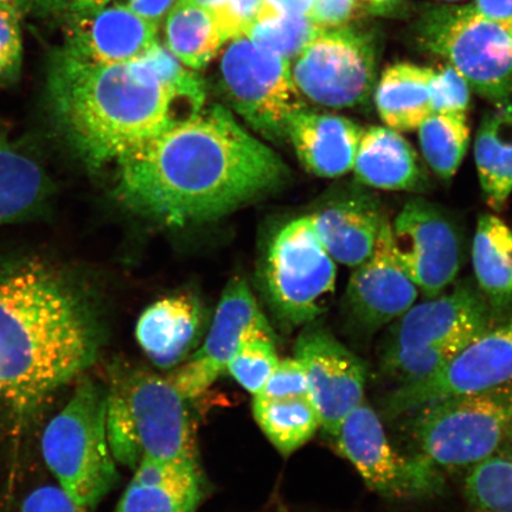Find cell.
Instances as JSON below:
<instances>
[{"instance_id":"cell-1","label":"cell","mask_w":512,"mask_h":512,"mask_svg":"<svg viewBox=\"0 0 512 512\" xmlns=\"http://www.w3.org/2000/svg\"><path fill=\"white\" fill-rule=\"evenodd\" d=\"M118 170L117 195L127 208L176 227L228 214L288 174L283 159L220 105L172 126Z\"/></svg>"},{"instance_id":"cell-2","label":"cell","mask_w":512,"mask_h":512,"mask_svg":"<svg viewBox=\"0 0 512 512\" xmlns=\"http://www.w3.org/2000/svg\"><path fill=\"white\" fill-rule=\"evenodd\" d=\"M99 334L69 281L38 259L0 261V394L35 407L95 361Z\"/></svg>"},{"instance_id":"cell-3","label":"cell","mask_w":512,"mask_h":512,"mask_svg":"<svg viewBox=\"0 0 512 512\" xmlns=\"http://www.w3.org/2000/svg\"><path fill=\"white\" fill-rule=\"evenodd\" d=\"M47 95L64 139L92 168L121 162L204 106L183 98L143 61L106 64L57 48Z\"/></svg>"},{"instance_id":"cell-4","label":"cell","mask_w":512,"mask_h":512,"mask_svg":"<svg viewBox=\"0 0 512 512\" xmlns=\"http://www.w3.org/2000/svg\"><path fill=\"white\" fill-rule=\"evenodd\" d=\"M106 431L115 462H198L187 399L150 370L115 368L107 389Z\"/></svg>"},{"instance_id":"cell-5","label":"cell","mask_w":512,"mask_h":512,"mask_svg":"<svg viewBox=\"0 0 512 512\" xmlns=\"http://www.w3.org/2000/svg\"><path fill=\"white\" fill-rule=\"evenodd\" d=\"M107 389L83 379L42 437L43 458L60 488L92 511L119 479L106 431Z\"/></svg>"},{"instance_id":"cell-6","label":"cell","mask_w":512,"mask_h":512,"mask_svg":"<svg viewBox=\"0 0 512 512\" xmlns=\"http://www.w3.org/2000/svg\"><path fill=\"white\" fill-rule=\"evenodd\" d=\"M419 456L440 471L472 469L501 453L512 428V382L451 396L411 413Z\"/></svg>"},{"instance_id":"cell-7","label":"cell","mask_w":512,"mask_h":512,"mask_svg":"<svg viewBox=\"0 0 512 512\" xmlns=\"http://www.w3.org/2000/svg\"><path fill=\"white\" fill-rule=\"evenodd\" d=\"M421 37L473 91L496 105L511 100L512 23L479 16L467 5L432 12L422 24Z\"/></svg>"},{"instance_id":"cell-8","label":"cell","mask_w":512,"mask_h":512,"mask_svg":"<svg viewBox=\"0 0 512 512\" xmlns=\"http://www.w3.org/2000/svg\"><path fill=\"white\" fill-rule=\"evenodd\" d=\"M219 73L229 104L248 125L270 139L286 136L288 119L304 107L290 61L240 34L221 50Z\"/></svg>"},{"instance_id":"cell-9","label":"cell","mask_w":512,"mask_h":512,"mask_svg":"<svg viewBox=\"0 0 512 512\" xmlns=\"http://www.w3.org/2000/svg\"><path fill=\"white\" fill-rule=\"evenodd\" d=\"M266 280L275 311L287 324H310L322 315L335 292L337 267L310 215L279 230L268 251Z\"/></svg>"},{"instance_id":"cell-10","label":"cell","mask_w":512,"mask_h":512,"mask_svg":"<svg viewBox=\"0 0 512 512\" xmlns=\"http://www.w3.org/2000/svg\"><path fill=\"white\" fill-rule=\"evenodd\" d=\"M300 95L344 110L369 100L376 86V48L367 32L350 27L323 30L291 66Z\"/></svg>"},{"instance_id":"cell-11","label":"cell","mask_w":512,"mask_h":512,"mask_svg":"<svg viewBox=\"0 0 512 512\" xmlns=\"http://www.w3.org/2000/svg\"><path fill=\"white\" fill-rule=\"evenodd\" d=\"M334 439L364 483L383 497L419 499L443 489L438 467L419 454L403 456L396 450L379 415L364 401L347 416Z\"/></svg>"},{"instance_id":"cell-12","label":"cell","mask_w":512,"mask_h":512,"mask_svg":"<svg viewBox=\"0 0 512 512\" xmlns=\"http://www.w3.org/2000/svg\"><path fill=\"white\" fill-rule=\"evenodd\" d=\"M512 382V316L473 338L444 368L399 386L383 401L388 418H400L451 396L484 392Z\"/></svg>"},{"instance_id":"cell-13","label":"cell","mask_w":512,"mask_h":512,"mask_svg":"<svg viewBox=\"0 0 512 512\" xmlns=\"http://www.w3.org/2000/svg\"><path fill=\"white\" fill-rule=\"evenodd\" d=\"M390 232L396 258L427 299L440 296L456 280L462 246L443 211L425 201L408 202Z\"/></svg>"},{"instance_id":"cell-14","label":"cell","mask_w":512,"mask_h":512,"mask_svg":"<svg viewBox=\"0 0 512 512\" xmlns=\"http://www.w3.org/2000/svg\"><path fill=\"white\" fill-rule=\"evenodd\" d=\"M294 358L304 369L323 430L335 438L347 416L363 402L366 364L319 326H309L300 334Z\"/></svg>"},{"instance_id":"cell-15","label":"cell","mask_w":512,"mask_h":512,"mask_svg":"<svg viewBox=\"0 0 512 512\" xmlns=\"http://www.w3.org/2000/svg\"><path fill=\"white\" fill-rule=\"evenodd\" d=\"M268 325L271 324L246 281L230 280L201 348L191 354L169 380L185 399L198 398L226 371L243 339Z\"/></svg>"},{"instance_id":"cell-16","label":"cell","mask_w":512,"mask_h":512,"mask_svg":"<svg viewBox=\"0 0 512 512\" xmlns=\"http://www.w3.org/2000/svg\"><path fill=\"white\" fill-rule=\"evenodd\" d=\"M156 24L110 0L62 19V49L80 59L118 64L137 61L158 40Z\"/></svg>"},{"instance_id":"cell-17","label":"cell","mask_w":512,"mask_h":512,"mask_svg":"<svg viewBox=\"0 0 512 512\" xmlns=\"http://www.w3.org/2000/svg\"><path fill=\"white\" fill-rule=\"evenodd\" d=\"M491 310L479 288L462 283L413 305L396 320L388 349H424L470 342L489 328Z\"/></svg>"},{"instance_id":"cell-18","label":"cell","mask_w":512,"mask_h":512,"mask_svg":"<svg viewBox=\"0 0 512 512\" xmlns=\"http://www.w3.org/2000/svg\"><path fill=\"white\" fill-rule=\"evenodd\" d=\"M347 299L352 319L375 332L395 322L415 305L419 288L394 253L390 222H384L373 254L352 268Z\"/></svg>"},{"instance_id":"cell-19","label":"cell","mask_w":512,"mask_h":512,"mask_svg":"<svg viewBox=\"0 0 512 512\" xmlns=\"http://www.w3.org/2000/svg\"><path fill=\"white\" fill-rule=\"evenodd\" d=\"M363 128L342 115L307 110L294 112L286 125L300 162L319 177L337 178L354 168Z\"/></svg>"},{"instance_id":"cell-20","label":"cell","mask_w":512,"mask_h":512,"mask_svg":"<svg viewBox=\"0 0 512 512\" xmlns=\"http://www.w3.org/2000/svg\"><path fill=\"white\" fill-rule=\"evenodd\" d=\"M318 238L338 264L355 268L373 254L384 219L377 198L351 191L310 215Z\"/></svg>"},{"instance_id":"cell-21","label":"cell","mask_w":512,"mask_h":512,"mask_svg":"<svg viewBox=\"0 0 512 512\" xmlns=\"http://www.w3.org/2000/svg\"><path fill=\"white\" fill-rule=\"evenodd\" d=\"M114 512H196L204 496L198 462L143 460Z\"/></svg>"},{"instance_id":"cell-22","label":"cell","mask_w":512,"mask_h":512,"mask_svg":"<svg viewBox=\"0 0 512 512\" xmlns=\"http://www.w3.org/2000/svg\"><path fill=\"white\" fill-rule=\"evenodd\" d=\"M200 304L187 294L165 297L153 303L140 316L137 341L160 369L175 368L191 355L202 332Z\"/></svg>"},{"instance_id":"cell-23","label":"cell","mask_w":512,"mask_h":512,"mask_svg":"<svg viewBox=\"0 0 512 512\" xmlns=\"http://www.w3.org/2000/svg\"><path fill=\"white\" fill-rule=\"evenodd\" d=\"M352 171L358 183L388 191L416 190L426 181L413 146L387 126L363 130Z\"/></svg>"},{"instance_id":"cell-24","label":"cell","mask_w":512,"mask_h":512,"mask_svg":"<svg viewBox=\"0 0 512 512\" xmlns=\"http://www.w3.org/2000/svg\"><path fill=\"white\" fill-rule=\"evenodd\" d=\"M433 69L398 63L381 76L375 105L382 123L392 130H418L432 112L430 81Z\"/></svg>"},{"instance_id":"cell-25","label":"cell","mask_w":512,"mask_h":512,"mask_svg":"<svg viewBox=\"0 0 512 512\" xmlns=\"http://www.w3.org/2000/svg\"><path fill=\"white\" fill-rule=\"evenodd\" d=\"M472 265L491 315L512 304V230L492 214L479 217L472 243Z\"/></svg>"},{"instance_id":"cell-26","label":"cell","mask_w":512,"mask_h":512,"mask_svg":"<svg viewBox=\"0 0 512 512\" xmlns=\"http://www.w3.org/2000/svg\"><path fill=\"white\" fill-rule=\"evenodd\" d=\"M475 160L486 202L501 210L512 192V101L485 115L476 134Z\"/></svg>"},{"instance_id":"cell-27","label":"cell","mask_w":512,"mask_h":512,"mask_svg":"<svg viewBox=\"0 0 512 512\" xmlns=\"http://www.w3.org/2000/svg\"><path fill=\"white\" fill-rule=\"evenodd\" d=\"M163 23L165 46L196 72L209 66L227 43L214 12L191 0H179Z\"/></svg>"},{"instance_id":"cell-28","label":"cell","mask_w":512,"mask_h":512,"mask_svg":"<svg viewBox=\"0 0 512 512\" xmlns=\"http://www.w3.org/2000/svg\"><path fill=\"white\" fill-rule=\"evenodd\" d=\"M47 196L48 179L41 165L0 134V226L28 219Z\"/></svg>"},{"instance_id":"cell-29","label":"cell","mask_w":512,"mask_h":512,"mask_svg":"<svg viewBox=\"0 0 512 512\" xmlns=\"http://www.w3.org/2000/svg\"><path fill=\"white\" fill-rule=\"evenodd\" d=\"M253 412L262 432L283 456L299 450L322 427L310 394L254 396Z\"/></svg>"},{"instance_id":"cell-30","label":"cell","mask_w":512,"mask_h":512,"mask_svg":"<svg viewBox=\"0 0 512 512\" xmlns=\"http://www.w3.org/2000/svg\"><path fill=\"white\" fill-rule=\"evenodd\" d=\"M418 130L427 164L448 181L457 174L469 149L471 128L466 113H433Z\"/></svg>"},{"instance_id":"cell-31","label":"cell","mask_w":512,"mask_h":512,"mask_svg":"<svg viewBox=\"0 0 512 512\" xmlns=\"http://www.w3.org/2000/svg\"><path fill=\"white\" fill-rule=\"evenodd\" d=\"M322 31L309 15L286 14L261 5L243 34L258 46L291 62Z\"/></svg>"},{"instance_id":"cell-32","label":"cell","mask_w":512,"mask_h":512,"mask_svg":"<svg viewBox=\"0 0 512 512\" xmlns=\"http://www.w3.org/2000/svg\"><path fill=\"white\" fill-rule=\"evenodd\" d=\"M279 362L277 338L268 325L243 339L226 370L243 389L256 395L265 387Z\"/></svg>"},{"instance_id":"cell-33","label":"cell","mask_w":512,"mask_h":512,"mask_svg":"<svg viewBox=\"0 0 512 512\" xmlns=\"http://www.w3.org/2000/svg\"><path fill=\"white\" fill-rule=\"evenodd\" d=\"M465 496L473 512H512V460L498 453L472 467Z\"/></svg>"},{"instance_id":"cell-34","label":"cell","mask_w":512,"mask_h":512,"mask_svg":"<svg viewBox=\"0 0 512 512\" xmlns=\"http://www.w3.org/2000/svg\"><path fill=\"white\" fill-rule=\"evenodd\" d=\"M471 87L451 64L432 72L430 81L433 113H466L471 102Z\"/></svg>"},{"instance_id":"cell-35","label":"cell","mask_w":512,"mask_h":512,"mask_svg":"<svg viewBox=\"0 0 512 512\" xmlns=\"http://www.w3.org/2000/svg\"><path fill=\"white\" fill-rule=\"evenodd\" d=\"M23 12L0 8V79H12L23 60L21 19Z\"/></svg>"},{"instance_id":"cell-36","label":"cell","mask_w":512,"mask_h":512,"mask_svg":"<svg viewBox=\"0 0 512 512\" xmlns=\"http://www.w3.org/2000/svg\"><path fill=\"white\" fill-rule=\"evenodd\" d=\"M293 394H310L304 369L294 357L280 360L265 387L254 396L274 398Z\"/></svg>"},{"instance_id":"cell-37","label":"cell","mask_w":512,"mask_h":512,"mask_svg":"<svg viewBox=\"0 0 512 512\" xmlns=\"http://www.w3.org/2000/svg\"><path fill=\"white\" fill-rule=\"evenodd\" d=\"M19 512H91L76 504L66 492L56 486H42L24 499Z\"/></svg>"},{"instance_id":"cell-38","label":"cell","mask_w":512,"mask_h":512,"mask_svg":"<svg viewBox=\"0 0 512 512\" xmlns=\"http://www.w3.org/2000/svg\"><path fill=\"white\" fill-rule=\"evenodd\" d=\"M357 0H315L309 17L322 30L344 27L354 16Z\"/></svg>"},{"instance_id":"cell-39","label":"cell","mask_w":512,"mask_h":512,"mask_svg":"<svg viewBox=\"0 0 512 512\" xmlns=\"http://www.w3.org/2000/svg\"><path fill=\"white\" fill-rule=\"evenodd\" d=\"M261 0H232L226 15L221 19V27L227 41L243 34L249 24L258 15Z\"/></svg>"},{"instance_id":"cell-40","label":"cell","mask_w":512,"mask_h":512,"mask_svg":"<svg viewBox=\"0 0 512 512\" xmlns=\"http://www.w3.org/2000/svg\"><path fill=\"white\" fill-rule=\"evenodd\" d=\"M110 0H29V10L38 15L62 19L92 6L105 4Z\"/></svg>"},{"instance_id":"cell-41","label":"cell","mask_w":512,"mask_h":512,"mask_svg":"<svg viewBox=\"0 0 512 512\" xmlns=\"http://www.w3.org/2000/svg\"><path fill=\"white\" fill-rule=\"evenodd\" d=\"M147 22L160 27L179 0H114Z\"/></svg>"},{"instance_id":"cell-42","label":"cell","mask_w":512,"mask_h":512,"mask_svg":"<svg viewBox=\"0 0 512 512\" xmlns=\"http://www.w3.org/2000/svg\"><path fill=\"white\" fill-rule=\"evenodd\" d=\"M470 9L492 21L512 23V0H476Z\"/></svg>"},{"instance_id":"cell-43","label":"cell","mask_w":512,"mask_h":512,"mask_svg":"<svg viewBox=\"0 0 512 512\" xmlns=\"http://www.w3.org/2000/svg\"><path fill=\"white\" fill-rule=\"evenodd\" d=\"M315 0H261V5L286 14L307 15Z\"/></svg>"},{"instance_id":"cell-44","label":"cell","mask_w":512,"mask_h":512,"mask_svg":"<svg viewBox=\"0 0 512 512\" xmlns=\"http://www.w3.org/2000/svg\"><path fill=\"white\" fill-rule=\"evenodd\" d=\"M191 2L202 6L204 9L214 12L217 19H219V22H221V19L224 15H226L229 4L232 2V0H191Z\"/></svg>"},{"instance_id":"cell-45","label":"cell","mask_w":512,"mask_h":512,"mask_svg":"<svg viewBox=\"0 0 512 512\" xmlns=\"http://www.w3.org/2000/svg\"><path fill=\"white\" fill-rule=\"evenodd\" d=\"M0 8H11L24 12L29 10V0H0Z\"/></svg>"},{"instance_id":"cell-46","label":"cell","mask_w":512,"mask_h":512,"mask_svg":"<svg viewBox=\"0 0 512 512\" xmlns=\"http://www.w3.org/2000/svg\"><path fill=\"white\" fill-rule=\"evenodd\" d=\"M505 445H507V451H505L504 456H507L512 460V435L509 434V438L505 441Z\"/></svg>"},{"instance_id":"cell-47","label":"cell","mask_w":512,"mask_h":512,"mask_svg":"<svg viewBox=\"0 0 512 512\" xmlns=\"http://www.w3.org/2000/svg\"><path fill=\"white\" fill-rule=\"evenodd\" d=\"M371 4L375 6H382L384 4H388L389 2H392V0H370Z\"/></svg>"},{"instance_id":"cell-48","label":"cell","mask_w":512,"mask_h":512,"mask_svg":"<svg viewBox=\"0 0 512 512\" xmlns=\"http://www.w3.org/2000/svg\"><path fill=\"white\" fill-rule=\"evenodd\" d=\"M446 2H454V0H446Z\"/></svg>"},{"instance_id":"cell-49","label":"cell","mask_w":512,"mask_h":512,"mask_svg":"<svg viewBox=\"0 0 512 512\" xmlns=\"http://www.w3.org/2000/svg\"><path fill=\"white\" fill-rule=\"evenodd\" d=\"M510 434L512 435V428H511V432H510Z\"/></svg>"}]
</instances>
